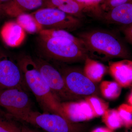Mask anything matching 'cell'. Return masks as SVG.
<instances>
[{"label": "cell", "instance_id": "obj_16", "mask_svg": "<svg viewBox=\"0 0 132 132\" xmlns=\"http://www.w3.org/2000/svg\"><path fill=\"white\" fill-rule=\"evenodd\" d=\"M106 68L103 64L88 57L85 60L83 73L93 82L101 80Z\"/></svg>", "mask_w": 132, "mask_h": 132}, {"label": "cell", "instance_id": "obj_23", "mask_svg": "<svg viewBox=\"0 0 132 132\" xmlns=\"http://www.w3.org/2000/svg\"><path fill=\"white\" fill-rule=\"evenodd\" d=\"M119 112L123 126L129 127L132 126V106L129 104H121L118 107Z\"/></svg>", "mask_w": 132, "mask_h": 132}, {"label": "cell", "instance_id": "obj_24", "mask_svg": "<svg viewBox=\"0 0 132 132\" xmlns=\"http://www.w3.org/2000/svg\"><path fill=\"white\" fill-rule=\"evenodd\" d=\"M83 6L84 10L90 11L100 14L99 5L104 0H76Z\"/></svg>", "mask_w": 132, "mask_h": 132}, {"label": "cell", "instance_id": "obj_5", "mask_svg": "<svg viewBox=\"0 0 132 132\" xmlns=\"http://www.w3.org/2000/svg\"><path fill=\"white\" fill-rule=\"evenodd\" d=\"M31 14L43 28L47 29L73 31L81 24L76 17L53 8H42Z\"/></svg>", "mask_w": 132, "mask_h": 132}, {"label": "cell", "instance_id": "obj_26", "mask_svg": "<svg viewBox=\"0 0 132 132\" xmlns=\"http://www.w3.org/2000/svg\"><path fill=\"white\" fill-rule=\"evenodd\" d=\"M123 32L127 40L132 45V24L127 26L123 29Z\"/></svg>", "mask_w": 132, "mask_h": 132}, {"label": "cell", "instance_id": "obj_11", "mask_svg": "<svg viewBox=\"0 0 132 132\" xmlns=\"http://www.w3.org/2000/svg\"><path fill=\"white\" fill-rule=\"evenodd\" d=\"M45 0H9L0 8V12L7 16L17 17L26 13L42 7Z\"/></svg>", "mask_w": 132, "mask_h": 132}, {"label": "cell", "instance_id": "obj_12", "mask_svg": "<svg viewBox=\"0 0 132 132\" xmlns=\"http://www.w3.org/2000/svg\"><path fill=\"white\" fill-rule=\"evenodd\" d=\"M109 70L112 76L122 87L132 85V61L125 59L109 64Z\"/></svg>", "mask_w": 132, "mask_h": 132}, {"label": "cell", "instance_id": "obj_17", "mask_svg": "<svg viewBox=\"0 0 132 132\" xmlns=\"http://www.w3.org/2000/svg\"><path fill=\"white\" fill-rule=\"evenodd\" d=\"M16 22L26 32L30 34L40 32L43 27L31 14H22L16 17Z\"/></svg>", "mask_w": 132, "mask_h": 132}, {"label": "cell", "instance_id": "obj_20", "mask_svg": "<svg viewBox=\"0 0 132 132\" xmlns=\"http://www.w3.org/2000/svg\"><path fill=\"white\" fill-rule=\"evenodd\" d=\"M102 116V121L107 127L112 130L123 126V124L119 112L116 109H108Z\"/></svg>", "mask_w": 132, "mask_h": 132}, {"label": "cell", "instance_id": "obj_19", "mask_svg": "<svg viewBox=\"0 0 132 132\" xmlns=\"http://www.w3.org/2000/svg\"><path fill=\"white\" fill-rule=\"evenodd\" d=\"M15 120L7 112L0 110V132H21V126H19Z\"/></svg>", "mask_w": 132, "mask_h": 132}, {"label": "cell", "instance_id": "obj_8", "mask_svg": "<svg viewBox=\"0 0 132 132\" xmlns=\"http://www.w3.org/2000/svg\"><path fill=\"white\" fill-rule=\"evenodd\" d=\"M0 107L11 116L32 109V102L27 92L18 88L0 90Z\"/></svg>", "mask_w": 132, "mask_h": 132}, {"label": "cell", "instance_id": "obj_1", "mask_svg": "<svg viewBox=\"0 0 132 132\" xmlns=\"http://www.w3.org/2000/svg\"><path fill=\"white\" fill-rule=\"evenodd\" d=\"M17 60L23 72L29 90L35 96L43 112L56 114L65 118L61 102L52 93L34 59L25 55L19 57Z\"/></svg>", "mask_w": 132, "mask_h": 132}, {"label": "cell", "instance_id": "obj_7", "mask_svg": "<svg viewBox=\"0 0 132 132\" xmlns=\"http://www.w3.org/2000/svg\"><path fill=\"white\" fill-rule=\"evenodd\" d=\"M34 59L52 93L58 100L61 102L63 101L66 102L74 98L66 86L64 78L60 71L44 59Z\"/></svg>", "mask_w": 132, "mask_h": 132}, {"label": "cell", "instance_id": "obj_6", "mask_svg": "<svg viewBox=\"0 0 132 132\" xmlns=\"http://www.w3.org/2000/svg\"><path fill=\"white\" fill-rule=\"evenodd\" d=\"M13 88L29 90L17 60L0 50V90Z\"/></svg>", "mask_w": 132, "mask_h": 132}, {"label": "cell", "instance_id": "obj_31", "mask_svg": "<svg viewBox=\"0 0 132 132\" xmlns=\"http://www.w3.org/2000/svg\"><path fill=\"white\" fill-rule=\"evenodd\" d=\"M126 132H132V130H130V131H127Z\"/></svg>", "mask_w": 132, "mask_h": 132}, {"label": "cell", "instance_id": "obj_30", "mask_svg": "<svg viewBox=\"0 0 132 132\" xmlns=\"http://www.w3.org/2000/svg\"><path fill=\"white\" fill-rule=\"evenodd\" d=\"M9 1V0H0V8L3 4H4L5 3Z\"/></svg>", "mask_w": 132, "mask_h": 132}, {"label": "cell", "instance_id": "obj_3", "mask_svg": "<svg viewBox=\"0 0 132 132\" xmlns=\"http://www.w3.org/2000/svg\"><path fill=\"white\" fill-rule=\"evenodd\" d=\"M41 47L46 57L61 62L84 60L88 57L85 47L68 38L40 35Z\"/></svg>", "mask_w": 132, "mask_h": 132}, {"label": "cell", "instance_id": "obj_28", "mask_svg": "<svg viewBox=\"0 0 132 132\" xmlns=\"http://www.w3.org/2000/svg\"><path fill=\"white\" fill-rule=\"evenodd\" d=\"M21 132H40L32 128H29L25 126L21 127Z\"/></svg>", "mask_w": 132, "mask_h": 132}, {"label": "cell", "instance_id": "obj_10", "mask_svg": "<svg viewBox=\"0 0 132 132\" xmlns=\"http://www.w3.org/2000/svg\"><path fill=\"white\" fill-rule=\"evenodd\" d=\"M61 106L64 118L72 123L88 121L96 117L91 106L86 100L61 102Z\"/></svg>", "mask_w": 132, "mask_h": 132}, {"label": "cell", "instance_id": "obj_15", "mask_svg": "<svg viewBox=\"0 0 132 132\" xmlns=\"http://www.w3.org/2000/svg\"><path fill=\"white\" fill-rule=\"evenodd\" d=\"M42 8H53L75 16L81 15L84 8L76 0H45Z\"/></svg>", "mask_w": 132, "mask_h": 132}, {"label": "cell", "instance_id": "obj_4", "mask_svg": "<svg viewBox=\"0 0 132 132\" xmlns=\"http://www.w3.org/2000/svg\"><path fill=\"white\" fill-rule=\"evenodd\" d=\"M16 120L28 123L45 132H79V128L61 116L50 113H40L32 109L12 116Z\"/></svg>", "mask_w": 132, "mask_h": 132}, {"label": "cell", "instance_id": "obj_29", "mask_svg": "<svg viewBox=\"0 0 132 132\" xmlns=\"http://www.w3.org/2000/svg\"><path fill=\"white\" fill-rule=\"evenodd\" d=\"M127 101L128 104L132 106V90L131 93L130 94L129 96H128Z\"/></svg>", "mask_w": 132, "mask_h": 132}, {"label": "cell", "instance_id": "obj_9", "mask_svg": "<svg viewBox=\"0 0 132 132\" xmlns=\"http://www.w3.org/2000/svg\"><path fill=\"white\" fill-rule=\"evenodd\" d=\"M60 72L68 91L74 97L76 95H91L96 91L94 82L77 69L68 68Z\"/></svg>", "mask_w": 132, "mask_h": 132}, {"label": "cell", "instance_id": "obj_14", "mask_svg": "<svg viewBox=\"0 0 132 132\" xmlns=\"http://www.w3.org/2000/svg\"><path fill=\"white\" fill-rule=\"evenodd\" d=\"M105 18L114 24L126 26L132 24V0L107 12Z\"/></svg>", "mask_w": 132, "mask_h": 132}, {"label": "cell", "instance_id": "obj_22", "mask_svg": "<svg viewBox=\"0 0 132 132\" xmlns=\"http://www.w3.org/2000/svg\"><path fill=\"white\" fill-rule=\"evenodd\" d=\"M86 100L91 106L96 117L103 115L108 109L107 104L98 97L90 96Z\"/></svg>", "mask_w": 132, "mask_h": 132}, {"label": "cell", "instance_id": "obj_13", "mask_svg": "<svg viewBox=\"0 0 132 132\" xmlns=\"http://www.w3.org/2000/svg\"><path fill=\"white\" fill-rule=\"evenodd\" d=\"M1 37L8 46H18L25 37V31L16 22L8 21L4 24L0 32Z\"/></svg>", "mask_w": 132, "mask_h": 132}, {"label": "cell", "instance_id": "obj_27", "mask_svg": "<svg viewBox=\"0 0 132 132\" xmlns=\"http://www.w3.org/2000/svg\"><path fill=\"white\" fill-rule=\"evenodd\" d=\"M91 132H113V130L108 127H99L93 130Z\"/></svg>", "mask_w": 132, "mask_h": 132}, {"label": "cell", "instance_id": "obj_25", "mask_svg": "<svg viewBox=\"0 0 132 132\" xmlns=\"http://www.w3.org/2000/svg\"><path fill=\"white\" fill-rule=\"evenodd\" d=\"M130 0H105L102 4V9L106 12L113 8L124 4Z\"/></svg>", "mask_w": 132, "mask_h": 132}, {"label": "cell", "instance_id": "obj_18", "mask_svg": "<svg viewBox=\"0 0 132 132\" xmlns=\"http://www.w3.org/2000/svg\"><path fill=\"white\" fill-rule=\"evenodd\" d=\"M121 87L116 81H104L100 85V90L102 96L110 100H115L119 97Z\"/></svg>", "mask_w": 132, "mask_h": 132}, {"label": "cell", "instance_id": "obj_2", "mask_svg": "<svg viewBox=\"0 0 132 132\" xmlns=\"http://www.w3.org/2000/svg\"><path fill=\"white\" fill-rule=\"evenodd\" d=\"M79 38L88 55L106 59L129 57L127 49L120 40L109 32L97 30L86 32Z\"/></svg>", "mask_w": 132, "mask_h": 132}, {"label": "cell", "instance_id": "obj_21", "mask_svg": "<svg viewBox=\"0 0 132 132\" xmlns=\"http://www.w3.org/2000/svg\"><path fill=\"white\" fill-rule=\"evenodd\" d=\"M39 35L50 37H64L67 38L84 47L83 42L79 38L75 37L66 30L45 29H43L39 32Z\"/></svg>", "mask_w": 132, "mask_h": 132}]
</instances>
